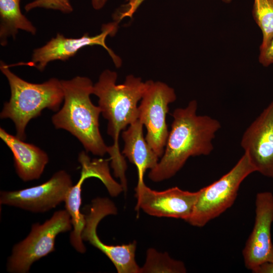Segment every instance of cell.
<instances>
[{"label": "cell", "mask_w": 273, "mask_h": 273, "mask_svg": "<svg viewBox=\"0 0 273 273\" xmlns=\"http://www.w3.org/2000/svg\"><path fill=\"white\" fill-rule=\"evenodd\" d=\"M117 208L107 198L93 199L88 212L84 214L85 224L82 233L83 241L98 249L111 261L118 273H140L141 267L135 259L136 242L121 245H109L98 237L97 228L100 221L106 216L115 215Z\"/></svg>", "instance_id": "9c48e42d"}, {"label": "cell", "mask_w": 273, "mask_h": 273, "mask_svg": "<svg viewBox=\"0 0 273 273\" xmlns=\"http://www.w3.org/2000/svg\"><path fill=\"white\" fill-rule=\"evenodd\" d=\"M256 172L245 153L226 173L200 190L193 212L186 221L201 228L218 217L235 203L240 187L250 174Z\"/></svg>", "instance_id": "5b68a950"}, {"label": "cell", "mask_w": 273, "mask_h": 273, "mask_svg": "<svg viewBox=\"0 0 273 273\" xmlns=\"http://www.w3.org/2000/svg\"><path fill=\"white\" fill-rule=\"evenodd\" d=\"M0 138L13 155L14 167L24 181L38 179L49 162L47 154L38 147L0 128Z\"/></svg>", "instance_id": "9a60e30c"}, {"label": "cell", "mask_w": 273, "mask_h": 273, "mask_svg": "<svg viewBox=\"0 0 273 273\" xmlns=\"http://www.w3.org/2000/svg\"><path fill=\"white\" fill-rule=\"evenodd\" d=\"M72 228L66 209L56 211L42 224H33L28 235L14 246L7 260V270L10 273L29 272L34 262L55 250L57 236Z\"/></svg>", "instance_id": "8992f818"}, {"label": "cell", "mask_w": 273, "mask_h": 273, "mask_svg": "<svg viewBox=\"0 0 273 273\" xmlns=\"http://www.w3.org/2000/svg\"><path fill=\"white\" fill-rule=\"evenodd\" d=\"M253 229L242 250L245 266L252 271L261 264L273 261L271 229L273 223V194H257Z\"/></svg>", "instance_id": "7c38bea8"}, {"label": "cell", "mask_w": 273, "mask_h": 273, "mask_svg": "<svg viewBox=\"0 0 273 273\" xmlns=\"http://www.w3.org/2000/svg\"><path fill=\"white\" fill-rule=\"evenodd\" d=\"M72 186L70 175L61 170L40 185L15 191H1L0 203L34 213L44 212L65 202Z\"/></svg>", "instance_id": "30bf717a"}, {"label": "cell", "mask_w": 273, "mask_h": 273, "mask_svg": "<svg viewBox=\"0 0 273 273\" xmlns=\"http://www.w3.org/2000/svg\"><path fill=\"white\" fill-rule=\"evenodd\" d=\"M147 81V88L138 106V119L146 128L147 142L160 158L169 132L166 121L168 106L176 100V96L174 89L164 82Z\"/></svg>", "instance_id": "ba28073f"}, {"label": "cell", "mask_w": 273, "mask_h": 273, "mask_svg": "<svg viewBox=\"0 0 273 273\" xmlns=\"http://www.w3.org/2000/svg\"><path fill=\"white\" fill-rule=\"evenodd\" d=\"M107 0H91L93 7L96 10L101 9L106 3Z\"/></svg>", "instance_id": "cb8c5ba5"}, {"label": "cell", "mask_w": 273, "mask_h": 273, "mask_svg": "<svg viewBox=\"0 0 273 273\" xmlns=\"http://www.w3.org/2000/svg\"><path fill=\"white\" fill-rule=\"evenodd\" d=\"M78 160L81 166L80 178L70 189L64 202L73 227L70 235V244L77 252L84 253L86 248L81 235L85 224V218L84 214L80 212L81 186L83 182L88 178H98L113 197L120 194L123 191V188L111 175L108 160L102 158L92 160L84 151L79 153Z\"/></svg>", "instance_id": "52a82bcc"}, {"label": "cell", "mask_w": 273, "mask_h": 273, "mask_svg": "<svg viewBox=\"0 0 273 273\" xmlns=\"http://www.w3.org/2000/svg\"><path fill=\"white\" fill-rule=\"evenodd\" d=\"M143 125L138 119L122 133L124 145L121 153L136 167L138 175L137 187L145 184L144 176L146 170L155 167L159 158L144 138Z\"/></svg>", "instance_id": "2e32d148"}, {"label": "cell", "mask_w": 273, "mask_h": 273, "mask_svg": "<svg viewBox=\"0 0 273 273\" xmlns=\"http://www.w3.org/2000/svg\"><path fill=\"white\" fill-rule=\"evenodd\" d=\"M0 69L8 79L11 90L10 100L4 104L0 117L12 120L16 135L24 141L26 127L32 119L39 116L44 109L59 110L64 101L61 80L52 78L41 83L28 82L12 72L3 61Z\"/></svg>", "instance_id": "277c9868"}, {"label": "cell", "mask_w": 273, "mask_h": 273, "mask_svg": "<svg viewBox=\"0 0 273 273\" xmlns=\"http://www.w3.org/2000/svg\"><path fill=\"white\" fill-rule=\"evenodd\" d=\"M259 63L264 67L273 64V36L267 44L262 48H259Z\"/></svg>", "instance_id": "44dd1931"}, {"label": "cell", "mask_w": 273, "mask_h": 273, "mask_svg": "<svg viewBox=\"0 0 273 273\" xmlns=\"http://www.w3.org/2000/svg\"><path fill=\"white\" fill-rule=\"evenodd\" d=\"M64 104L52 117L57 129H65L75 136L86 152L103 156L108 152L99 129L101 110L92 102L94 84L88 77L76 76L61 80Z\"/></svg>", "instance_id": "3957f363"}, {"label": "cell", "mask_w": 273, "mask_h": 273, "mask_svg": "<svg viewBox=\"0 0 273 273\" xmlns=\"http://www.w3.org/2000/svg\"><path fill=\"white\" fill-rule=\"evenodd\" d=\"M136 208L149 215L182 219L186 221L191 216L199 192L184 191L175 187L163 191L151 189L145 184L135 189Z\"/></svg>", "instance_id": "4fadbf2b"}, {"label": "cell", "mask_w": 273, "mask_h": 273, "mask_svg": "<svg viewBox=\"0 0 273 273\" xmlns=\"http://www.w3.org/2000/svg\"><path fill=\"white\" fill-rule=\"evenodd\" d=\"M38 8L57 10L65 14L73 11L69 0H34L26 4L24 7L26 12Z\"/></svg>", "instance_id": "ffe728a7"}, {"label": "cell", "mask_w": 273, "mask_h": 273, "mask_svg": "<svg viewBox=\"0 0 273 273\" xmlns=\"http://www.w3.org/2000/svg\"><path fill=\"white\" fill-rule=\"evenodd\" d=\"M145 0H128L125 5L124 10L120 13V18L129 17L131 18L138 8ZM223 2L230 3L232 0H221Z\"/></svg>", "instance_id": "7402d4cb"}, {"label": "cell", "mask_w": 273, "mask_h": 273, "mask_svg": "<svg viewBox=\"0 0 273 273\" xmlns=\"http://www.w3.org/2000/svg\"><path fill=\"white\" fill-rule=\"evenodd\" d=\"M241 146L256 172L273 178V101L245 130Z\"/></svg>", "instance_id": "5bb4252c"}, {"label": "cell", "mask_w": 273, "mask_h": 273, "mask_svg": "<svg viewBox=\"0 0 273 273\" xmlns=\"http://www.w3.org/2000/svg\"><path fill=\"white\" fill-rule=\"evenodd\" d=\"M252 15L262 32V48L273 36V0H254Z\"/></svg>", "instance_id": "d6986e66"}, {"label": "cell", "mask_w": 273, "mask_h": 273, "mask_svg": "<svg viewBox=\"0 0 273 273\" xmlns=\"http://www.w3.org/2000/svg\"><path fill=\"white\" fill-rule=\"evenodd\" d=\"M252 272L254 273H273V261L261 264Z\"/></svg>", "instance_id": "603a6c76"}, {"label": "cell", "mask_w": 273, "mask_h": 273, "mask_svg": "<svg viewBox=\"0 0 273 273\" xmlns=\"http://www.w3.org/2000/svg\"><path fill=\"white\" fill-rule=\"evenodd\" d=\"M117 74L106 69L100 74L98 81L94 84L93 93L99 98L98 106L108 122L107 133L113 140V144L108 146L111 166L114 175L126 186L125 171L127 165L125 157L120 151L119 136L125 129L139 118L138 102L141 100L147 87V81L133 75L126 77L123 83H116Z\"/></svg>", "instance_id": "7a4b0ae2"}, {"label": "cell", "mask_w": 273, "mask_h": 273, "mask_svg": "<svg viewBox=\"0 0 273 273\" xmlns=\"http://www.w3.org/2000/svg\"><path fill=\"white\" fill-rule=\"evenodd\" d=\"M186 271L184 262L171 258L166 253H160L153 248L148 250L146 262L140 269V273H185Z\"/></svg>", "instance_id": "ac0fdd59"}, {"label": "cell", "mask_w": 273, "mask_h": 273, "mask_svg": "<svg viewBox=\"0 0 273 273\" xmlns=\"http://www.w3.org/2000/svg\"><path fill=\"white\" fill-rule=\"evenodd\" d=\"M20 1L0 0V43L3 47L9 37L16 38L19 30L36 34V27L21 12Z\"/></svg>", "instance_id": "e0dca14e"}, {"label": "cell", "mask_w": 273, "mask_h": 273, "mask_svg": "<svg viewBox=\"0 0 273 273\" xmlns=\"http://www.w3.org/2000/svg\"><path fill=\"white\" fill-rule=\"evenodd\" d=\"M118 22L104 24L100 33L89 36L85 33L79 38H67L61 33H57L46 44L35 49L33 52L31 61L27 64L43 71L47 65L55 60L65 61L74 56L80 49L87 46H101L108 52L115 66L121 65L120 58L106 44V38L108 35L112 36L117 32Z\"/></svg>", "instance_id": "8fae6325"}, {"label": "cell", "mask_w": 273, "mask_h": 273, "mask_svg": "<svg viewBox=\"0 0 273 273\" xmlns=\"http://www.w3.org/2000/svg\"><path fill=\"white\" fill-rule=\"evenodd\" d=\"M197 102L191 101L185 108L175 109L164 153L149 178L159 182L173 176L190 157L208 155L212 141L221 128L219 121L207 115H198Z\"/></svg>", "instance_id": "6da1fadb"}]
</instances>
